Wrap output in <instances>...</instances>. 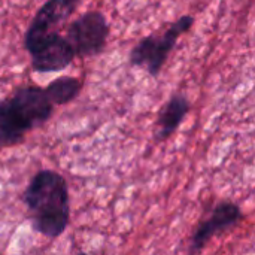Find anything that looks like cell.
Returning a JSON list of instances; mask_svg holds the SVG:
<instances>
[{"instance_id":"8992f818","label":"cell","mask_w":255,"mask_h":255,"mask_svg":"<svg viewBox=\"0 0 255 255\" xmlns=\"http://www.w3.org/2000/svg\"><path fill=\"white\" fill-rule=\"evenodd\" d=\"M81 1L82 0H46L27 27L24 48L30 46L43 36L54 33L58 25L66 22L76 12Z\"/></svg>"},{"instance_id":"5b68a950","label":"cell","mask_w":255,"mask_h":255,"mask_svg":"<svg viewBox=\"0 0 255 255\" xmlns=\"http://www.w3.org/2000/svg\"><path fill=\"white\" fill-rule=\"evenodd\" d=\"M242 220H244V214L239 205L233 202L218 203L214 208L211 217L194 230L191 241H190V255L200 254L209 241L236 227Z\"/></svg>"},{"instance_id":"6da1fadb","label":"cell","mask_w":255,"mask_h":255,"mask_svg":"<svg viewBox=\"0 0 255 255\" xmlns=\"http://www.w3.org/2000/svg\"><path fill=\"white\" fill-rule=\"evenodd\" d=\"M22 202L30 212L31 227L57 239L69 226V188L63 175L55 170H39L22 194Z\"/></svg>"},{"instance_id":"ba28073f","label":"cell","mask_w":255,"mask_h":255,"mask_svg":"<svg viewBox=\"0 0 255 255\" xmlns=\"http://www.w3.org/2000/svg\"><path fill=\"white\" fill-rule=\"evenodd\" d=\"M190 102L185 94H173L161 108L155 123V140L163 142L169 139L182 124L184 118L190 112Z\"/></svg>"},{"instance_id":"30bf717a","label":"cell","mask_w":255,"mask_h":255,"mask_svg":"<svg viewBox=\"0 0 255 255\" xmlns=\"http://www.w3.org/2000/svg\"><path fill=\"white\" fill-rule=\"evenodd\" d=\"M43 90L52 106H63L73 102L79 96L82 81L75 76H61L49 82Z\"/></svg>"},{"instance_id":"7a4b0ae2","label":"cell","mask_w":255,"mask_h":255,"mask_svg":"<svg viewBox=\"0 0 255 255\" xmlns=\"http://www.w3.org/2000/svg\"><path fill=\"white\" fill-rule=\"evenodd\" d=\"M196 19L193 15H182L173 21L163 33L140 39L130 51L128 61L134 67H143L151 76L157 78L176 46L179 37L191 30Z\"/></svg>"},{"instance_id":"277c9868","label":"cell","mask_w":255,"mask_h":255,"mask_svg":"<svg viewBox=\"0 0 255 255\" xmlns=\"http://www.w3.org/2000/svg\"><path fill=\"white\" fill-rule=\"evenodd\" d=\"M30 54L31 69L37 73H52L67 69L76 58L73 48L64 36L54 31L25 48Z\"/></svg>"},{"instance_id":"3957f363","label":"cell","mask_w":255,"mask_h":255,"mask_svg":"<svg viewBox=\"0 0 255 255\" xmlns=\"http://www.w3.org/2000/svg\"><path fill=\"white\" fill-rule=\"evenodd\" d=\"M109 22L102 10H88L73 19L66 28V39L76 57L99 55L109 37Z\"/></svg>"},{"instance_id":"52a82bcc","label":"cell","mask_w":255,"mask_h":255,"mask_svg":"<svg viewBox=\"0 0 255 255\" xmlns=\"http://www.w3.org/2000/svg\"><path fill=\"white\" fill-rule=\"evenodd\" d=\"M7 100L31 130L43 126L54 112V106L46 97L45 90L37 85H21L7 97Z\"/></svg>"},{"instance_id":"9c48e42d","label":"cell","mask_w":255,"mask_h":255,"mask_svg":"<svg viewBox=\"0 0 255 255\" xmlns=\"http://www.w3.org/2000/svg\"><path fill=\"white\" fill-rule=\"evenodd\" d=\"M28 131H31L30 126L15 111L9 100H0V148L21 143Z\"/></svg>"}]
</instances>
